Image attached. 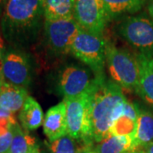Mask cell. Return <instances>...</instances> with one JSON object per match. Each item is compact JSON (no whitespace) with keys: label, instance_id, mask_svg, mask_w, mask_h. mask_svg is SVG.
Segmentation results:
<instances>
[{"label":"cell","instance_id":"obj_11","mask_svg":"<svg viewBox=\"0 0 153 153\" xmlns=\"http://www.w3.org/2000/svg\"><path fill=\"white\" fill-rule=\"evenodd\" d=\"M43 128L44 134L49 142L67 134L66 104L63 100L47 111L44 116Z\"/></svg>","mask_w":153,"mask_h":153},{"label":"cell","instance_id":"obj_26","mask_svg":"<svg viewBox=\"0 0 153 153\" xmlns=\"http://www.w3.org/2000/svg\"><path fill=\"white\" fill-rule=\"evenodd\" d=\"M141 150L146 153H153V141L149 143L146 146H144Z\"/></svg>","mask_w":153,"mask_h":153},{"label":"cell","instance_id":"obj_22","mask_svg":"<svg viewBox=\"0 0 153 153\" xmlns=\"http://www.w3.org/2000/svg\"><path fill=\"white\" fill-rule=\"evenodd\" d=\"M13 139L12 127L8 132L0 134V153H8Z\"/></svg>","mask_w":153,"mask_h":153},{"label":"cell","instance_id":"obj_4","mask_svg":"<svg viewBox=\"0 0 153 153\" xmlns=\"http://www.w3.org/2000/svg\"><path fill=\"white\" fill-rule=\"evenodd\" d=\"M106 66L112 81L122 89L135 91L139 85V64L136 56L108 42Z\"/></svg>","mask_w":153,"mask_h":153},{"label":"cell","instance_id":"obj_29","mask_svg":"<svg viewBox=\"0 0 153 153\" xmlns=\"http://www.w3.org/2000/svg\"><path fill=\"white\" fill-rule=\"evenodd\" d=\"M29 153H41L40 152V151H39V149L38 148H36V149H34V150H33L32 152H30Z\"/></svg>","mask_w":153,"mask_h":153},{"label":"cell","instance_id":"obj_5","mask_svg":"<svg viewBox=\"0 0 153 153\" xmlns=\"http://www.w3.org/2000/svg\"><path fill=\"white\" fill-rule=\"evenodd\" d=\"M117 34L139 54L153 58V22L145 16H127L115 26Z\"/></svg>","mask_w":153,"mask_h":153},{"label":"cell","instance_id":"obj_13","mask_svg":"<svg viewBox=\"0 0 153 153\" xmlns=\"http://www.w3.org/2000/svg\"><path fill=\"white\" fill-rule=\"evenodd\" d=\"M139 85L136 93L148 104L153 105V58L138 54Z\"/></svg>","mask_w":153,"mask_h":153},{"label":"cell","instance_id":"obj_20","mask_svg":"<svg viewBox=\"0 0 153 153\" xmlns=\"http://www.w3.org/2000/svg\"><path fill=\"white\" fill-rule=\"evenodd\" d=\"M13 139L8 153H29L38 147L36 139L16 123L12 126Z\"/></svg>","mask_w":153,"mask_h":153},{"label":"cell","instance_id":"obj_30","mask_svg":"<svg viewBox=\"0 0 153 153\" xmlns=\"http://www.w3.org/2000/svg\"><path fill=\"white\" fill-rule=\"evenodd\" d=\"M141 151H142V150H141ZM142 152H143V153H146V152H144V151H142Z\"/></svg>","mask_w":153,"mask_h":153},{"label":"cell","instance_id":"obj_14","mask_svg":"<svg viewBox=\"0 0 153 153\" xmlns=\"http://www.w3.org/2000/svg\"><path fill=\"white\" fill-rule=\"evenodd\" d=\"M138 117L133 137L134 150H140L153 141V112L137 105Z\"/></svg>","mask_w":153,"mask_h":153},{"label":"cell","instance_id":"obj_8","mask_svg":"<svg viewBox=\"0 0 153 153\" xmlns=\"http://www.w3.org/2000/svg\"><path fill=\"white\" fill-rule=\"evenodd\" d=\"M73 17L81 29L98 35L110 22L103 0H75Z\"/></svg>","mask_w":153,"mask_h":153},{"label":"cell","instance_id":"obj_24","mask_svg":"<svg viewBox=\"0 0 153 153\" xmlns=\"http://www.w3.org/2000/svg\"><path fill=\"white\" fill-rule=\"evenodd\" d=\"M77 153H98L95 146L93 144H84L82 146H79Z\"/></svg>","mask_w":153,"mask_h":153},{"label":"cell","instance_id":"obj_16","mask_svg":"<svg viewBox=\"0 0 153 153\" xmlns=\"http://www.w3.org/2000/svg\"><path fill=\"white\" fill-rule=\"evenodd\" d=\"M138 108L136 104L128 101L123 114L115 121L111 129L113 135H128L134 137L136 128Z\"/></svg>","mask_w":153,"mask_h":153},{"label":"cell","instance_id":"obj_7","mask_svg":"<svg viewBox=\"0 0 153 153\" xmlns=\"http://www.w3.org/2000/svg\"><path fill=\"white\" fill-rule=\"evenodd\" d=\"M88 100L89 90L76 97L63 99L66 109L67 134L84 144H93L89 140Z\"/></svg>","mask_w":153,"mask_h":153},{"label":"cell","instance_id":"obj_19","mask_svg":"<svg viewBox=\"0 0 153 153\" xmlns=\"http://www.w3.org/2000/svg\"><path fill=\"white\" fill-rule=\"evenodd\" d=\"M98 153H127L135 151L133 138L128 135L110 134L95 146Z\"/></svg>","mask_w":153,"mask_h":153},{"label":"cell","instance_id":"obj_10","mask_svg":"<svg viewBox=\"0 0 153 153\" xmlns=\"http://www.w3.org/2000/svg\"><path fill=\"white\" fill-rule=\"evenodd\" d=\"M89 71L77 65H69L60 71L57 80V90L64 99L72 98L86 93L92 86Z\"/></svg>","mask_w":153,"mask_h":153},{"label":"cell","instance_id":"obj_9","mask_svg":"<svg viewBox=\"0 0 153 153\" xmlns=\"http://www.w3.org/2000/svg\"><path fill=\"white\" fill-rule=\"evenodd\" d=\"M1 76L5 82L17 87L27 88L32 81V66L27 55L22 49H6Z\"/></svg>","mask_w":153,"mask_h":153},{"label":"cell","instance_id":"obj_28","mask_svg":"<svg viewBox=\"0 0 153 153\" xmlns=\"http://www.w3.org/2000/svg\"><path fill=\"white\" fill-rule=\"evenodd\" d=\"M127 153H143L141 150H135V151H131V152H128Z\"/></svg>","mask_w":153,"mask_h":153},{"label":"cell","instance_id":"obj_18","mask_svg":"<svg viewBox=\"0 0 153 153\" xmlns=\"http://www.w3.org/2000/svg\"><path fill=\"white\" fill-rule=\"evenodd\" d=\"M147 0H103L110 21L141 10Z\"/></svg>","mask_w":153,"mask_h":153},{"label":"cell","instance_id":"obj_1","mask_svg":"<svg viewBox=\"0 0 153 153\" xmlns=\"http://www.w3.org/2000/svg\"><path fill=\"white\" fill-rule=\"evenodd\" d=\"M44 22L41 0H8L0 27L10 48L24 50L38 42Z\"/></svg>","mask_w":153,"mask_h":153},{"label":"cell","instance_id":"obj_21","mask_svg":"<svg viewBox=\"0 0 153 153\" xmlns=\"http://www.w3.org/2000/svg\"><path fill=\"white\" fill-rule=\"evenodd\" d=\"M49 148L51 153H77L79 149L76 140L69 134L49 142Z\"/></svg>","mask_w":153,"mask_h":153},{"label":"cell","instance_id":"obj_15","mask_svg":"<svg viewBox=\"0 0 153 153\" xmlns=\"http://www.w3.org/2000/svg\"><path fill=\"white\" fill-rule=\"evenodd\" d=\"M44 112L38 101L28 96L19 114L22 128L27 131H33L38 128L44 123Z\"/></svg>","mask_w":153,"mask_h":153},{"label":"cell","instance_id":"obj_12","mask_svg":"<svg viewBox=\"0 0 153 153\" xmlns=\"http://www.w3.org/2000/svg\"><path fill=\"white\" fill-rule=\"evenodd\" d=\"M27 97V88L5 82L0 74V108L15 113L22 109Z\"/></svg>","mask_w":153,"mask_h":153},{"label":"cell","instance_id":"obj_25","mask_svg":"<svg viewBox=\"0 0 153 153\" xmlns=\"http://www.w3.org/2000/svg\"><path fill=\"white\" fill-rule=\"evenodd\" d=\"M147 11L153 22V0H147Z\"/></svg>","mask_w":153,"mask_h":153},{"label":"cell","instance_id":"obj_27","mask_svg":"<svg viewBox=\"0 0 153 153\" xmlns=\"http://www.w3.org/2000/svg\"><path fill=\"white\" fill-rule=\"evenodd\" d=\"M7 1L8 0H0V18L2 17L3 14H4V11L5 9L6 4H7Z\"/></svg>","mask_w":153,"mask_h":153},{"label":"cell","instance_id":"obj_23","mask_svg":"<svg viewBox=\"0 0 153 153\" xmlns=\"http://www.w3.org/2000/svg\"><path fill=\"white\" fill-rule=\"evenodd\" d=\"M5 40L3 36V33L1 31V27H0V74L2 71V68H3V60H4V56L6 52V47H5Z\"/></svg>","mask_w":153,"mask_h":153},{"label":"cell","instance_id":"obj_6","mask_svg":"<svg viewBox=\"0 0 153 153\" xmlns=\"http://www.w3.org/2000/svg\"><path fill=\"white\" fill-rule=\"evenodd\" d=\"M80 30L74 17L57 21L45 20L43 33L44 42L55 55H67L71 53V44Z\"/></svg>","mask_w":153,"mask_h":153},{"label":"cell","instance_id":"obj_3","mask_svg":"<svg viewBox=\"0 0 153 153\" xmlns=\"http://www.w3.org/2000/svg\"><path fill=\"white\" fill-rule=\"evenodd\" d=\"M108 41L103 35H98L81 29L71 44V54L87 65L94 76H104L106 63V48Z\"/></svg>","mask_w":153,"mask_h":153},{"label":"cell","instance_id":"obj_17","mask_svg":"<svg viewBox=\"0 0 153 153\" xmlns=\"http://www.w3.org/2000/svg\"><path fill=\"white\" fill-rule=\"evenodd\" d=\"M44 19L57 21L73 17L75 0H41Z\"/></svg>","mask_w":153,"mask_h":153},{"label":"cell","instance_id":"obj_2","mask_svg":"<svg viewBox=\"0 0 153 153\" xmlns=\"http://www.w3.org/2000/svg\"><path fill=\"white\" fill-rule=\"evenodd\" d=\"M128 100L123 89L105 76H94L89 89L88 121L90 142L97 144L111 134V127L123 114Z\"/></svg>","mask_w":153,"mask_h":153}]
</instances>
